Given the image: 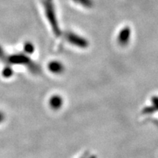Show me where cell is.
<instances>
[{"instance_id": "6da1fadb", "label": "cell", "mask_w": 158, "mask_h": 158, "mask_svg": "<svg viewBox=\"0 0 158 158\" xmlns=\"http://www.w3.org/2000/svg\"><path fill=\"white\" fill-rule=\"evenodd\" d=\"M8 61L13 64H23L25 65L30 64V60L25 55H13L9 57Z\"/></svg>"}, {"instance_id": "7a4b0ae2", "label": "cell", "mask_w": 158, "mask_h": 158, "mask_svg": "<svg viewBox=\"0 0 158 158\" xmlns=\"http://www.w3.org/2000/svg\"><path fill=\"white\" fill-rule=\"evenodd\" d=\"M63 105L62 97L59 95H53L49 99V106L54 110H58Z\"/></svg>"}, {"instance_id": "3957f363", "label": "cell", "mask_w": 158, "mask_h": 158, "mask_svg": "<svg viewBox=\"0 0 158 158\" xmlns=\"http://www.w3.org/2000/svg\"><path fill=\"white\" fill-rule=\"evenodd\" d=\"M48 69L51 73L54 74H60L63 72L64 66L62 63L57 61H52L48 64Z\"/></svg>"}, {"instance_id": "277c9868", "label": "cell", "mask_w": 158, "mask_h": 158, "mask_svg": "<svg viewBox=\"0 0 158 158\" xmlns=\"http://www.w3.org/2000/svg\"><path fill=\"white\" fill-rule=\"evenodd\" d=\"M13 69L10 68V67H6L5 68H4L2 71V75L3 76L6 78H10V77L13 76Z\"/></svg>"}, {"instance_id": "5b68a950", "label": "cell", "mask_w": 158, "mask_h": 158, "mask_svg": "<svg viewBox=\"0 0 158 158\" xmlns=\"http://www.w3.org/2000/svg\"><path fill=\"white\" fill-rule=\"evenodd\" d=\"M34 50H35V48L31 43H26L24 45V51L27 54H32Z\"/></svg>"}, {"instance_id": "8992f818", "label": "cell", "mask_w": 158, "mask_h": 158, "mask_svg": "<svg viewBox=\"0 0 158 158\" xmlns=\"http://www.w3.org/2000/svg\"><path fill=\"white\" fill-rule=\"evenodd\" d=\"M5 119V114L4 112L0 110V124H2Z\"/></svg>"}]
</instances>
